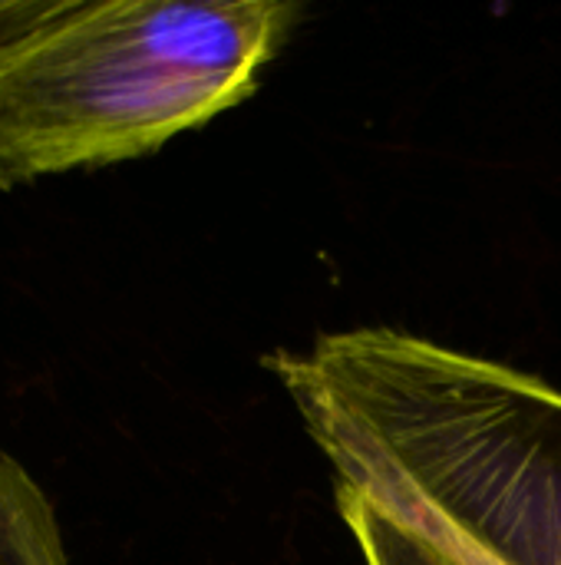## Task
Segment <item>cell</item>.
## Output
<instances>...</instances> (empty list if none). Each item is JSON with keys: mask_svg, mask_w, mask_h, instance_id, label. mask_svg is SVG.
Returning a JSON list of instances; mask_svg holds the SVG:
<instances>
[{"mask_svg": "<svg viewBox=\"0 0 561 565\" xmlns=\"http://www.w3.org/2000/svg\"><path fill=\"white\" fill-rule=\"evenodd\" d=\"M344 490L453 565H561V391L370 324L265 358Z\"/></svg>", "mask_w": 561, "mask_h": 565, "instance_id": "cell-1", "label": "cell"}, {"mask_svg": "<svg viewBox=\"0 0 561 565\" xmlns=\"http://www.w3.org/2000/svg\"><path fill=\"white\" fill-rule=\"evenodd\" d=\"M337 510L357 540L364 565H453L354 490L337 487Z\"/></svg>", "mask_w": 561, "mask_h": 565, "instance_id": "cell-4", "label": "cell"}, {"mask_svg": "<svg viewBox=\"0 0 561 565\" xmlns=\"http://www.w3.org/2000/svg\"><path fill=\"white\" fill-rule=\"evenodd\" d=\"M291 0H0V189L149 156L241 106Z\"/></svg>", "mask_w": 561, "mask_h": 565, "instance_id": "cell-2", "label": "cell"}, {"mask_svg": "<svg viewBox=\"0 0 561 565\" xmlns=\"http://www.w3.org/2000/svg\"><path fill=\"white\" fill-rule=\"evenodd\" d=\"M0 565H69L46 490L0 447Z\"/></svg>", "mask_w": 561, "mask_h": 565, "instance_id": "cell-3", "label": "cell"}]
</instances>
